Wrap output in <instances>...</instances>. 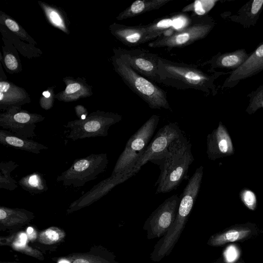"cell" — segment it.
Segmentation results:
<instances>
[{"label":"cell","instance_id":"1","mask_svg":"<svg viewBox=\"0 0 263 263\" xmlns=\"http://www.w3.org/2000/svg\"><path fill=\"white\" fill-rule=\"evenodd\" d=\"M230 73L209 69L207 72L195 65L177 62L159 58V84L178 90L194 89L207 95L217 93L215 80L219 77Z\"/></svg>","mask_w":263,"mask_h":263},{"label":"cell","instance_id":"2","mask_svg":"<svg viewBox=\"0 0 263 263\" xmlns=\"http://www.w3.org/2000/svg\"><path fill=\"white\" fill-rule=\"evenodd\" d=\"M194 160L192 144L184 135L173 141L167 149L149 161L159 166L160 174L155 186L156 194L176 190L186 178L190 166Z\"/></svg>","mask_w":263,"mask_h":263},{"label":"cell","instance_id":"3","mask_svg":"<svg viewBox=\"0 0 263 263\" xmlns=\"http://www.w3.org/2000/svg\"><path fill=\"white\" fill-rule=\"evenodd\" d=\"M110 61L115 72L123 82L151 108L172 111L165 91L136 72L122 57L114 53Z\"/></svg>","mask_w":263,"mask_h":263},{"label":"cell","instance_id":"4","mask_svg":"<svg viewBox=\"0 0 263 263\" xmlns=\"http://www.w3.org/2000/svg\"><path fill=\"white\" fill-rule=\"evenodd\" d=\"M159 122V116L152 115L127 141L119 156L111 175L134 168L145 152Z\"/></svg>","mask_w":263,"mask_h":263},{"label":"cell","instance_id":"5","mask_svg":"<svg viewBox=\"0 0 263 263\" xmlns=\"http://www.w3.org/2000/svg\"><path fill=\"white\" fill-rule=\"evenodd\" d=\"M109 162L107 154H91L76 159L71 165L57 178L66 186L83 187L105 172Z\"/></svg>","mask_w":263,"mask_h":263},{"label":"cell","instance_id":"6","mask_svg":"<svg viewBox=\"0 0 263 263\" xmlns=\"http://www.w3.org/2000/svg\"><path fill=\"white\" fill-rule=\"evenodd\" d=\"M191 23L185 28L165 36H161L149 42L151 48L183 47L203 39L213 29L215 22L212 17L205 15H191Z\"/></svg>","mask_w":263,"mask_h":263},{"label":"cell","instance_id":"7","mask_svg":"<svg viewBox=\"0 0 263 263\" xmlns=\"http://www.w3.org/2000/svg\"><path fill=\"white\" fill-rule=\"evenodd\" d=\"M122 116L117 113L96 110L83 120L69 121L64 126L69 129L67 138L73 141L89 138L106 137L110 126L119 122Z\"/></svg>","mask_w":263,"mask_h":263},{"label":"cell","instance_id":"8","mask_svg":"<svg viewBox=\"0 0 263 263\" xmlns=\"http://www.w3.org/2000/svg\"><path fill=\"white\" fill-rule=\"evenodd\" d=\"M45 119L44 116L30 112L21 107H12L0 114V126L17 137L29 139L36 136V124Z\"/></svg>","mask_w":263,"mask_h":263},{"label":"cell","instance_id":"9","mask_svg":"<svg viewBox=\"0 0 263 263\" xmlns=\"http://www.w3.org/2000/svg\"><path fill=\"white\" fill-rule=\"evenodd\" d=\"M113 52L125 59L138 73L154 83H159L158 55L142 48H114Z\"/></svg>","mask_w":263,"mask_h":263},{"label":"cell","instance_id":"10","mask_svg":"<svg viewBox=\"0 0 263 263\" xmlns=\"http://www.w3.org/2000/svg\"><path fill=\"white\" fill-rule=\"evenodd\" d=\"M180 197L173 195L161 203L145 223L148 237H159L170 230L173 225L177 213Z\"/></svg>","mask_w":263,"mask_h":263},{"label":"cell","instance_id":"11","mask_svg":"<svg viewBox=\"0 0 263 263\" xmlns=\"http://www.w3.org/2000/svg\"><path fill=\"white\" fill-rule=\"evenodd\" d=\"M183 135L177 123L171 122L160 128L137 163L134 168L135 172L137 173L152 158L163 153L173 141Z\"/></svg>","mask_w":263,"mask_h":263},{"label":"cell","instance_id":"12","mask_svg":"<svg viewBox=\"0 0 263 263\" xmlns=\"http://www.w3.org/2000/svg\"><path fill=\"white\" fill-rule=\"evenodd\" d=\"M136 174L134 170H131L111 175L110 177L100 181L73 202L69 209L71 210L78 209L92 204L106 195L114 187L124 182Z\"/></svg>","mask_w":263,"mask_h":263},{"label":"cell","instance_id":"13","mask_svg":"<svg viewBox=\"0 0 263 263\" xmlns=\"http://www.w3.org/2000/svg\"><path fill=\"white\" fill-rule=\"evenodd\" d=\"M191 22V16L183 12L157 19L146 25L145 43L153 41L162 36L165 33L169 32L168 35H170L188 26Z\"/></svg>","mask_w":263,"mask_h":263},{"label":"cell","instance_id":"14","mask_svg":"<svg viewBox=\"0 0 263 263\" xmlns=\"http://www.w3.org/2000/svg\"><path fill=\"white\" fill-rule=\"evenodd\" d=\"M263 71V43L250 53L248 59L237 69L231 71L222 88H231L241 80L248 79Z\"/></svg>","mask_w":263,"mask_h":263},{"label":"cell","instance_id":"15","mask_svg":"<svg viewBox=\"0 0 263 263\" xmlns=\"http://www.w3.org/2000/svg\"><path fill=\"white\" fill-rule=\"evenodd\" d=\"M206 146L208 157L212 160L233 154L234 149L232 141L227 128L221 121L218 127L207 136Z\"/></svg>","mask_w":263,"mask_h":263},{"label":"cell","instance_id":"16","mask_svg":"<svg viewBox=\"0 0 263 263\" xmlns=\"http://www.w3.org/2000/svg\"><path fill=\"white\" fill-rule=\"evenodd\" d=\"M31 102L25 89L7 80L0 79V110L12 107H21Z\"/></svg>","mask_w":263,"mask_h":263},{"label":"cell","instance_id":"17","mask_svg":"<svg viewBox=\"0 0 263 263\" xmlns=\"http://www.w3.org/2000/svg\"><path fill=\"white\" fill-rule=\"evenodd\" d=\"M63 81L65 88L55 95V99L68 103L86 98L93 95L92 86L88 84L85 78L66 77Z\"/></svg>","mask_w":263,"mask_h":263},{"label":"cell","instance_id":"18","mask_svg":"<svg viewBox=\"0 0 263 263\" xmlns=\"http://www.w3.org/2000/svg\"><path fill=\"white\" fill-rule=\"evenodd\" d=\"M111 34L127 46H136L145 43L146 25L126 26L114 23L109 27Z\"/></svg>","mask_w":263,"mask_h":263},{"label":"cell","instance_id":"19","mask_svg":"<svg viewBox=\"0 0 263 263\" xmlns=\"http://www.w3.org/2000/svg\"><path fill=\"white\" fill-rule=\"evenodd\" d=\"M250 53L245 49H239L232 52H218L203 65H209L210 69L217 68L230 69L234 71L239 68L249 57Z\"/></svg>","mask_w":263,"mask_h":263},{"label":"cell","instance_id":"20","mask_svg":"<svg viewBox=\"0 0 263 263\" xmlns=\"http://www.w3.org/2000/svg\"><path fill=\"white\" fill-rule=\"evenodd\" d=\"M263 10V0L250 1L242 5L236 14L229 16L231 21L249 29L257 23Z\"/></svg>","mask_w":263,"mask_h":263},{"label":"cell","instance_id":"21","mask_svg":"<svg viewBox=\"0 0 263 263\" xmlns=\"http://www.w3.org/2000/svg\"><path fill=\"white\" fill-rule=\"evenodd\" d=\"M0 143L6 147H11L35 154H39L41 151L48 148L46 145L32 139L17 137L11 132L3 129L0 130Z\"/></svg>","mask_w":263,"mask_h":263},{"label":"cell","instance_id":"22","mask_svg":"<svg viewBox=\"0 0 263 263\" xmlns=\"http://www.w3.org/2000/svg\"><path fill=\"white\" fill-rule=\"evenodd\" d=\"M38 4L49 24L66 34H70V22L63 9L41 1Z\"/></svg>","mask_w":263,"mask_h":263},{"label":"cell","instance_id":"23","mask_svg":"<svg viewBox=\"0 0 263 263\" xmlns=\"http://www.w3.org/2000/svg\"><path fill=\"white\" fill-rule=\"evenodd\" d=\"M172 0H137L128 7L120 13L116 17L122 21L140 15L142 14L159 9Z\"/></svg>","mask_w":263,"mask_h":263},{"label":"cell","instance_id":"24","mask_svg":"<svg viewBox=\"0 0 263 263\" xmlns=\"http://www.w3.org/2000/svg\"><path fill=\"white\" fill-rule=\"evenodd\" d=\"M4 44L0 53V62L6 71L10 74L20 73L22 65L16 48L7 39L2 37Z\"/></svg>","mask_w":263,"mask_h":263},{"label":"cell","instance_id":"25","mask_svg":"<svg viewBox=\"0 0 263 263\" xmlns=\"http://www.w3.org/2000/svg\"><path fill=\"white\" fill-rule=\"evenodd\" d=\"M0 32L2 37L12 43L24 57L32 59L40 57L43 54L42 50L36 48L35 45L25 42L2 24H0Z\"/></svg>","mask_w":263,"mask_h":263},{"label":"cell","instance_id":"26","mask_svg":"<svg viewBox=\"0 0 263 263\" xmlns=\"http://www.w3.org/2000/svg\"><path fill=\"white\" fill-rule=\"evenodd\" d=\"M251 233L248 227H235L222 233L212 236L208 244L212 246H219L225 243L239 240L247 237Z\"/></svg>","mask_w":263,"mask_h":263},{"label":"cell","instance_id":"27","mask_svg":"<svg viewBox=\"0 0 263 263\" xmlns=\"http://www.w3.org/2000/svg\"><path fill=\"white\" fill-rule=\"evenodd\" d=\"M18 184L29 193L40 194L48 190L46 181L43 175L35 172L22 177L18 181Z\"/></svg>","mask_w":263,"mask_h":263},{"label":"cell","instance_id":"28","mask_svg":"<svg viewBox=\"0 0 263 263\" xmlns=\"http://www.w3.org/2000/svg\"><path fill=\"white\" fill-rule=\"evenodd\" d=\"M0 24L5 26L8 30L24 42L35 46L37 44L36 42L21 25L11 16L1 10L0 11Z\"/></svg>","mask_w":263,"mask_h":263},{"label":"cell","instance_id":"29","mask_svg":"<svg viewBox=\"0 0 263 263\" xmlns=\"http://www.w3.org/2000/svg\"><path fill=\"white\" fill-rule=\"evenodd\" d=\"M18 166L13 161L0 163V189L12 191L17 187L18 182L11 177V173Z\"/></svg>","mask_w":263,"mask_h":263},{"label":"cell","instance_id":"30","mask_svg":"<svg viewBox=\"0 0 263 263\" xmlns=\"http://www.w3.org/2000/svg\"><path fill=\"white\" fill-rule=\"evenodd\" d=\"M31 215L30 212L24 209L0 207V220L4 224L23 223L29 219Z\"/></svg>","mask_w":263,"mask_h":263},{"label":"cell","instance_id":"31","mask_svg":"<svg viewBox=\"0 0 263 263\" xmlns=\"http://www.w3.org/2000/svg\"><path fill=\"white\" fill-rule=\"evenodd\" d=\"M217 1H196L184 7L182 12L191 11L198 16L207 15V13L214 6Z\"/></svg>","mask_w":263,"mask_h":263},{"label":"cell","instance_id":"32","mask_svg":"<svg viewBox=\"0 0 263 263\" xmlns=\"http://www.w3.org/2000/svg\"><path fill=\"white\" fill-rule=\"evenodd\" d=\"M249 98V104L246 111L249 115L255 113L260 108H263V85L247 95Z\"/></svg>","mask_w":263,"mask_h":263},{"label":"cell","instance_id":"33","mask_svg":"<svg viewBox=\"0 0 263 263\" xmlns=\"http://www.w3.org/2000/svg\"><path fill=\"white\" fill-rule=\"evenodd\" d=\"M65 236L62 230L55 227L49 228L42 232L39 235V241L45 245H52L60 241Z\"/></svg>","mask_w":263,"mask_h":263},{"label":"cell","instance_id":"34","mask_svg":"<svg viewBox=\"0 0 263 263\" xmlns=\"http://www.w3.org/2000/svg\"><path fill=\"white\" fill-rule=\"evenodd\" d=\"M55 87L54 85L49 86L42 92L40 98L39 104L43 109L47 110L53 107L55 95L54 90Z\"/></svg>","mask_w":263,"mask_h":263},{"label":"cell","instance_id":"35","mask_svg":"<svg viewBox=\"0 0 263 263\" xmlns=\"http://www.w3.org/2000/svg\"><path fill=\"white\" fill-rule=\"evenodd\" d=\"M242 202L250 210H254L256 207V197L255 194L251 190L245 189L240 193Z\"/></svg>","mask_w":263,"mask_h":263},{"label":"cell","instance_id":"36","mask_svg":"<svg viewBox=\"0 0 263 263\" xmlns=\"http://www.w3.org/2000/svg\"><path fill=\"white\" fill-rule=\"evenodd\" d=\"M74 110L79 119H85L89 115L87 108L82 105H77L74 107Z\"/></svg>","mask_w":263,"mask_h":263},{"label":"cell","instance_id":"37","mask_svg":"<svg viewBox=\"0 0 263 263\" xmlns=\"http://www.w3.org/2000/svg\"><path fill=\"white\" fill-rule=\"evenodd\" d=\"M73 263H90L89 261L84 258H78L75 259Z\"/></svg>","mask_w":263,"mask_h":263},{"label":"cell","instance_id":"38","mask_svg":"<svg viewBox=\"0 0 263 263\" xmlns=\"http://www.w3.org/2000/svg\"><path fill=\"white\" fill-rule=\"evenodd\" d=\"M21 238H22V239H21V240H22L23 242L25 241V240H26V236H25V235H24V234H22V235H21Z\"/></svg>","mask_w":263,"mask_h":263},{"label":"cell","instance_id":"39","mask_svg":"<svg viewBox=\"0 0 263 263\" xmlns=\"http://www.w3.org/2000/svg\"><path fill=\"white\" fill-rule=\"evenodd\" d=\"M33 229H32V228H31V227H29V228H28V231H27V232H28V233L29 234H30L31 233H32V232H33Z\"/></svg>","mask_w":263,"mask_h":263},{"label":"cell","instance_id":"40","mask_svg":"<svg viewBox=\"0 0 263 263\" xmlns=\"http://www.w3.org/2000/svg\"><path fill=\"white\" fill-rule=\"evenodd\" d=\"M59 263H69V262L67 260H62Z\"/></svg>","mask_w":263,"mask_h":263}]
</instances>
